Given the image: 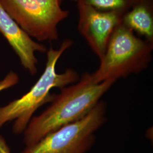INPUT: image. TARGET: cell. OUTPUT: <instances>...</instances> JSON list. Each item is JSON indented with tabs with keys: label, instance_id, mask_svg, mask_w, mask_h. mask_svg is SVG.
I'll list each match as a JSON object with an SVG mask.
<instances>
[{
	"label": "cell",
	"instance_id": "obj_7",
	"mask_svg": "<svg viewBox=\"0 0 153 153\" xmlns=\"http://www.w3.org/2000/svg\"><path fill=\"white\" fill-rule=\"evenodd\" d=\"M0 33L19 59L22 66L33 76L38 71L36 52H47L44 44L34 41L11 17L0 3Z\"/></svg>",
	"mask_w": 153,
	"mask_h": 153
},
{
	"label": "cell",
	"instance_id": "obj_5",
	"mask_svg": "<svg viewBox=\"0 0 153 153\" xmlns=\"http://www.w3.org/2000/svg\"><path fill=\"white\" fill-rule=\"evenodd\" d=\"M0 3L31 38L39 42L57 40V26L69 15L59 0H0Z\"/></svg>",
	"mask_w": 153,
	"mask_h": 153
},
{
	"label": "cell",
	"instance_id": "obj_9",
	"mask_svg": "<svg viewBox=\"0 0 153 153\" xmlns=\"http://www.w3.org/2000/svg\"><path fill=\"white\" fill-rule=\"evenodd\" d=\"M94 9L102 11L115 12L124 16L139 0H81Z\"/></svg>",
	"mask_w": 153,
	"mask_h": 153
},
{
	"label": "cell",
	"instance_id": "obj_2",
	"mask_svg": "<svg viewBox=\"0 0 153 153\" xmlns=\"http://www.w3.org/2000/svg\"><path fill=\"white\" fill-rule=\"evenodd\" d=\"M73 43V40L66 39L59 49L51 47L47 50L45 67L37 82L21 98L0 107V129L8 122L14 121L12 126L13 133L22 134L35 112L44 104L52 102L55 96V94H51L52 89L64 88L79 79V74L73 69L68 68L60 74L57 73L56 69L61 56Z\"/></svg>",
	"mask_w": 153,
	"mask_h": 153
},
{
	"label": "cell",
	"instance_id": "obj_12",
	"mask_svg": "<svg viewBox=\"0 0 153 153\" xmlns=\"http://www.w3.org/2000/svg\"><path fill=\"white\" fill-rule=\"evenodd\" d=\"M60 1V2L61 3L62 2V1H65V0H59ZM71 1H76V2L77 1V0H71Z\"/></svg>",
	"mask_w": 153,
	"mask_h": 153
},
{
	"label": "cell",
	"instance_id": "obj_6",
	"mask_svg": "<svg viewBox=\"0 0 153 153\" xmlns=\"http://www.w3.org/2000/svg\"><path fill=\"white\" fill-rule=\"evenodd\" d=\"M78 30L99 60L103 57L109 40L120 25L123 16L115 12L98 10L77 0Z\"/></svg>",
	"mask_w": 153,
	"mask_h": 153
},
{
	"label": "cell",
	"instance_id": "obj_3",
	"mask_svg": "<svg viewBox=\"0 0 153 153\" xmlns=\"http://www.w3.org/2000/svg\"><path fill=\"white\" fill-rule=\"evenodd\" d=\"M153 42L137 36L121 22L109 40L98 68L91 73L97 83L115 82L146 69L152 60Z\"/></svg>",
	"mask_w": 153,
	"mask_h": 153
},
{
	"label": "cell",
	"instance_id": "obj_4",
	"mask_svg": "<svg viewBox=\"0 0 153 153\" xmlns=\"http://www.w3.org/2000/svg\"><path fill=\"white\" fill-rule=\"evenodd\" d=\"M107 105L100 101L81 119L62 126L21 153H86L95 141V133L106 121Z\"/></svg>",
	"mask_w": 153,
	"mask_h": 153
},
{
	"label": "cell",
	"instance_id": "obj_1",
	"mask_svg": "<svg viewBox=\"0 0 153 153\" xmlns=\"http://www.w3.org/2000/svg\"><path fill=\"white\" fill-rule=\"evenodd\" d=\"M115 82L107 80L97 83L91 73H85L77 82L61 88L46 109L33 116L29 122L23 133L26 147L33 146L49 133L88 115Z\"/></svg>",
	"mask_w": 153,
	"mask_h": 153
},
{
	"label": "cell",
	"instance_id": "obj_8",
	"mask_svg": "<svg viewBox=\"0 0 153 153\" xmlns=\"http://www.w3.org/2000/svg\"><path fill=\"white\" fill-rule=\"evenodd\" d=\"M121 23L140 36L153 42V0H139L123 16Z\"/></svg>",
	"mask_w": 153,
	"mask_h": 153
},
{
	"label": "cell",
	"instance_id": "obj_10",
	"mask_svg": "<svg viewBox=\"0 0 153 153\" xmlns=\"http://www.w3.org/2000/svg\"><path fill=\"white\" fill-rule=\"evenodd\" d=\"M19 82V76L14 71H10L0 81V92L16 85Z\"/></svg>",
	"mask_w": 153,
	"mask_h": 153
},
{
	"label": "cell",
	"instance_id": "obj_11",
	"mask_svg": "<svg viewBox=\"0 0 153 153\" xmlns=\"http://www.w3.org/2000/svg\"><path fill=\"white\" fill-rule=\"evenodd\" d=\"M0 153H11V151L5 138L0 134Z\"/></svg>",
	"mask_w": 153,
	"mask_h": 153
}]
</instances>
